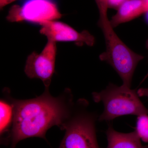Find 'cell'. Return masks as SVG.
I'll return each instance as SVG.
<instances>
[{"instance_id": "cell-1", "label": "cell", "mask_w": 148, "mask_h": 148, "mask_svg": "<svg viewBox=\"0 0 148 148\" xmlns=\"http://www.w3.org/2000/svg\"><path fill=\"white\" fill-rule=\"evenodd\" d=\"M66 111L61 102L45 93L32 100L14 103L12 146L31 138H45L46 132L53 125L62 126Z\"/></svg>"}, {"instance_id": "cell-2", "label": "cell", "mask_w": 148, "mask_h": 148, "mask_svg": "<svg viewBox=\"0 0 148 148\" xmlns=\"http://www.w3.org/2000/svg\"><path fill=\"white\" fill-rule=\"evenodd\" d=\"M99 12L98 25L104 35L106 50L99 58L110 64L122 80L123 85L131 88L134 72L144 56L134 52L114 32L108 16V5L104 0H95Z\"/></svg>"}, {"instance_id": "cell-3", "label": "cell", "mask_w": 148, "mask_h": 148, "mask_svg": "<svg viewBox=\"0 0 148 148\" xmlns=\"http://www.w3.org/2000/svg\"><path fill=\"white\" fill-rule=\"evenodd\" d=\"M95 102L103 103L104 110L98 116L99 121L111 122L118 117L132 115H147L148 109L140 100L137 90L125 86L109 84L104 90L93 92Z\"/></svg>"}, {"instance_id": "cell-4", "label": "cell", "mask_w": 148, "mask_h": 148, "mask_svg": "<svg viewBox=\"0 0 148 148\" xmlns=\"http://www.w3.org/2000/svg\"><path fill=\"white\" fill-rule=\"evenodd\" d=\"M62 15L52 0H29L21 5L10 8L6 17L11 22L27 21L41 24L60 19Z\"/></svg>"}, {"instance_id": "cell-5", "label": "cell", "mask_w": 148, "mask_h": 148, "mask_svg": "<svg viewBox=\"0 0 148 148\" xmlns=\"http://www.w3.org/2000/svg\"><path fill=\"white\" fill-rule=\"evenodd\" d=\"M95 115L79 114L65 126L66 132L59 148H100L95 131Z\"/></svg>"}, {"instance_id": "cell-6", "label": "cell", "mask_w": 148, "mask_h": 148, "mask_svg": "<svg viewBox=\"0 0 148 148\" xmlns=\"http://www.w3.org/2000/svg\"><path fill=\"white\" fill-rule=\"evenodd\" d=\"M57 48L56 42L48 41L42 52L34 51L28 56L25 67V73L31 79L41 80L45 87L50 85L55 72Z\"/></svg>"}, {"instance_id": "cell-7", "label": "cell", "mask_w": 148, "mask_h": 148, "mask_svg": "<svg viewBox=\"0 0 148 148\" xmlns=\"http://www.w3.org/2000/svg\"><path fill=\"white\" fill-rule=\"evenodd\" d=\"M40 33L47 38L48 41L57 42H73L78 45H86L92 46L95 38L86 30L81 32L76 31L68 24L57 20L46 21L41 24Z\"/></svg>"}, {"instance_id": "cell-8", "label": "cell", "mask_w": 148, "mask_h": 148, "mask_svg": "<svg viewBox=\"0 0 148 148\" xmlns=\"http://www.w3.org/2000/svg\"><path fill=\"white\" fill-rule=\"evenodd\" d=\"M147 12L148 0H127L110 20L111 25L114 28Z\"/></svg>"}, {"instance_id": "cell-9", "label": "cell", "mask_w": 148, "mask_h": 148, "mask_svg": "<svg viewBox=\"0 0 148 148\" xmlns=\"http://www.w3.org/2000/svg\"><path fill=\"white\" fill-rule=\"evenodd\" d=\"M106 136L107 148H143L141 139L136 130L129 133L119 132L110 123L106 131Z\"/></svg>"}, {"instance_id": "cell-10", "label": "cell", "mask_w": 148, "mask_h": 148, "mask_svg": "<svg viewBox=\"0 0 148 148\" xmlns=\"http://www.w3.org/2000/svg\"><path fill=\"white\" fill-rule=\"evenodd\" d=\"M0 110V131L1 135L7 130L11 122L13 116V109L12 106L7 103L1 101Z\"/></svg>"}, {"instance_id": "cell-11", "label": "cell", "mask_w": 148, "mask_h": 148, "mask_svg": "<svg viewBox=\"0 0 148 148\" xmlns=\"http://www.w3.org/2000/svg\"><path fill=\"white\" fill-rule=\"evenodd\" d=\"M136 131L141 140L148 143V115L138 116Z\"/></svg>"}, {"instance_id": "cell-12", "label": "cell", "mask_w": 148, "mask_h": 148, "mask_svg": "<svg viewBox=\"0 0 148 148\" xmlns=\"http://www.w3.org/2000/svg\"><path fill=\"white\" fill-rule=\"evenodd\" d=\"M108 8H112L117 10L127 0H105Z\"/></svg>"}, {"instance_id": "cell-13", "label": "cell", "mask_w": 148, "mask_h": 148, "mask_svg": "<svg viewBox=\"0 0 148 148\" xmlns=\"http://www.w3.org/2000/svg\"><path fill=\"white\" fill-rule=\"evenodd\" d=\"M140 97H145L148 99V88H141L137 90Z\"/></svg>"}, {"instance_id": "cell-14", "label": "cell", "mask_w": 148, "mask_h": 148, "mask_svg": "<svg viewBox=\"0 0 148 148\" xmlns=\"http://www.w3.org/2000/svg\"><path fill=\"white\" fill-rule=\"evenodd\" d=\"M16 1V0H0V8H1V9H2L4 7Z\"/></svg>"}, {"instance_id": "cell-15", "label": "cell", "mask_w": 148, "mask_h": 148, "mask_svg": "<svg viewBox=\"0 0 148 148\" xmlns=\"http://www.w3.org/2000/svg\"><path fill=\"white\" fill-rule=\"evenodd\" d=\"M147 77H148V71L147 73V75H146L145 76V77H144V79H143V81L142 82H144V81H145V80L146 79H147Z\"/></svg>"}, {"instance_id": "cell-16", "label": "cell", "mask_w": 148, "mask_h": 148, "mask_svg": "<svg viewBox=\"0 0 148 148\" xmlns=\"http://www.w3.org/2000/svg\"><path fill=\"white\" fill-rule=\"evenodd\" d=\"M143 148H148V145L145 146H143Z\"/></svg>"}, {"instance_id": "cell-17", "label": "cell", "mask_w": 148, "mask_h": 148, "mask_svg": "<svg viewBox=\"0 0 148 148\" xmlns=\"http://www.w3.org/2000/svg\"><path fill=\"white\" fill-rule=\"evenodd\" d=\"M147 19L148 21V12H147Z\"/></svg>"}]
</instances>
